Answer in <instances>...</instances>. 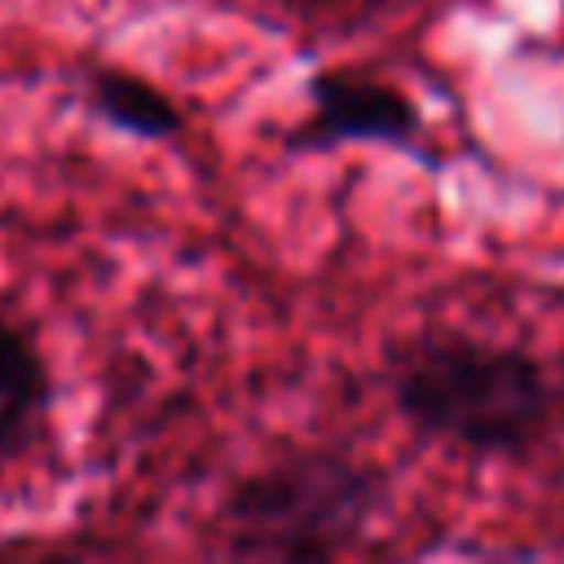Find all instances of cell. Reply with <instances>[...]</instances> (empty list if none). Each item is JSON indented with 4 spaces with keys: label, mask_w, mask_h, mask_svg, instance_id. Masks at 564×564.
<instances>
[{
    "label": "cell",
    "mask_w": 564,
    "mask_h": 564,
    "mask_svg": "<svg viewBox=\"0 0 564 564\" xmlns=\"http://www.w3.org/2000/svg\"><path fill=\"white\" fill-rule=\"evenodd\" d=\"M48 401V370L35 344L0 322V449H9Z\"/></svg>",
    "instance_id": "obj_5"
},
{
    "label": "cell",
    "mask_w": 564,
    "mask_h": 564,
    "mask_svg": "<svg viewBox=\"0 0 564 564\" xmlns=\"http://www.w3.org/2000/svg\"><path fill=\"white\" fill-rule=\"evenodd\" d=\"M84 101L110 128H119L128 137H141V141H167V137H176L185 128L181 106L159 84H150L145 75H137V70H119V66L88 70Z\"/></svg>",
    "instance_id": "obj_4"
},
{
    "label": "cell",
    "mask_w": 564,
    "mask_h": 564,
    "mask_svg": "<svg viewBox=\"0 0 564 564\" xmlns=\"http://www.w3.org/2000/svg\"><path fill=\"white\" fill-rule=\"evenodd\" d=\"M308 119L295 128L291 145H344V141H375V145H414L423 132L419 106L392 88L388 79L357 75L348 66L317 70L308 79Z\"/></svg>",
    "instance_id": "obj_3"
},
{
    "label": "cell",
    "mask_w": 564,
    "mask_h": 564,
    "mask_svg": "<svg viewBox=\"0 0 564 564\" xmlns=\"http://www.w3.org/2000/svg\"><path fill=\"white\" fill-rule=\"evenodd\" d=\"M383 494V476L339 449L273 458L229 489L220 507L225 551L264 560L335 555L370 524Z\"/></svg>",
    "instance_id": "obj_2"
},
{
    "label": "cell",
    "mask_w": 564,
    "mask_h": 564,
    "mask_svg": "<svg viewBox=\"0 0 564 564\" xmlns=\"http://www.w3.org/2000/svg\"><path fill=\"white\" fill-rule=\"evenodd\" d=\"M388 392L419 436L480 458L529 454L564 423V392L551 370L533 352L480 335L410 339L392 357Z\"/></svg>",
    "instance_id": "obj_1"
}]
</instances>
